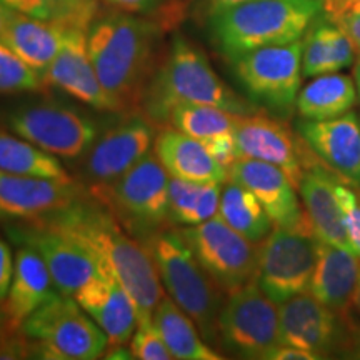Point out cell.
<instances>
[{
	"label": "cell",
	"mask_w": 360,
	"mask_h": 360,
	"mask_svg": "<svg viewBox=\"0 0 360 360\" xmlns=\"http://www.w3.org/2000/svg\"><path fill=\"white\" fill-rule=\"evenodd\" d=\"M297 134L342 182L360 187V119L352 110L327 120L302 119Z\"/></svg>",
	"instance_id": "obj_19"
},
{
	"label": "cell",
	"mask_w": 360,
	"mask_h": 360,
	"mask_svg": "<svg viewBox=\"0 0 360 360\" xmlns=\"http://www.w3.org/2000/svg\"><path fill=\"white\" fill-rule=\"evenodd\" d=\"M87 30L82 27H70L64 44L45 72V85H56L77 101L87 103L101 112H119L107 90L103 89L94 69L87 47Z\"/></svg>",
	"instance_id": "obj_18"
},
{
	"label": "cell",
	"mask_w": 360,
	"mask_h": 360,
	"mask_svg": "<svg viewBox=\"0 0 360 360\" xmlns=\"http://www.w3.org/2000/svg\"><path fill=\"white\" fill-rule=\"evenodd\" d=\"M157 124L143 112L130 110L117 122L98 132L82 159L84 179L89 187L114 182L154 150Z\"/></svg>",
	"instance_id": "obj_13"
},
{
	"label": "cell",
	"mask_w": 360,
	"mask_h": 360,
	"mask_svg": "<svg viewBox=\"0 0 360 360\" xmlns=\"http://www.w3.org/2000/svg\"><path fill=\"white\" fill-rule=\"evenodd\" d=\"M13 264H15V259L12 257L11 247H8L7 242L0 237V302L6 300L8 289H11Z\"/></svg>",
	"instance_id": "obj_39"
},
{
	"label": "cell",
	"mask_w": 360,
	"mask_h": 360,
	"mask_svg": "<svg viewBox=\"0 0 360 360\" xmlns=\"http://www.w3.org/2000/svg\"><path fill=\"white\" fill-rule=\"evenodd\" d=\"M13 134L60 159H80L98 135L92 117L69 103L42 101L17 107L7 115Z\"/></svg>",
	"instance_id": "obj_9"
},
{
	"label": "cell",
	"mask_w": 360,
	"mask_h": 360,
	"mask_svg": "<svg viewBox=\"0 0 360 360\" xmlns=\"http://www.w3.org/2000/svg\"><path fill=\"white\" fill-rule=\"evenodd\" d=\"M342 180L323 162L310 165L300 180L299 193L302 197L305 215L312 224L315 233L327 244L352 250L344 215H342L335 187ZM355 254V252H354Z\"/></svg>",
	"instance_id": "obj_23"
},
{
	"label": "cell",
	"mask_w": 360,
	"mask_h": 360,
	"mask_svg": "<svg viewBox=\"0 0 360 360\" xmlns=\"http://www.w3.org/2000/svg\"><path fill=\"white\" fill-rule=\"evenodd\" d=\"M141 242L154 260L167 295L192 319L209 344L217 342L225 292L205 272L180 231L165 227Z\"/></svg>",
	"instance_id": "obj_5"
},
{
	"label": "cell",
	"mask_w": 360,
	"mask_h": 360,
	"mask_svg": "<svg viewBox=\"0 0 360 360\" xmlns=\"http://www.w3.org/2000/svg\"><path fill=\"white\" fill-rule=\"evenodd\" d=\"M0 304H2V302H0Z\"/></svg>",
	"instance_id": "obj_49"
},
{
	"label": "cell",
	"mask_w": 360,
	"mask_h": 360,
	"mask_svg": "<svg viewBox=\"0 0 360 360\" xmlns=\"http://www.w3.org/2000/svg\"><path fill=\"white\" fill-rule=\"evenodd\" d=\"M207 147V150L210 152V155L214 157L215 160L219 162L222 167L231 169L233 162L240 159V154H238V146L236 141V134L233 132H225L220 135H215V137L209 139V141L202 142Z\"/></svg>",
	"instance_id": "obj_37"
},
{
	"label": "cell",
	"mask_w": 360,
	"mask_h": 360,
	"mask_svg": "<svg viewBox=\"0 0 360 360\" xmlns=\"http://www.w3.org/2000/svg\"><path fill=\"white\" fill-rule=\"evenodd\" d=\"M238 114L204 103H184L175 107L169 122L180 132L204 142L215 135L233 132Z\"/></svg>",
	"instance_id": "obj_33"
},
{
	"label": "cell",
	"mask_w": 360,
	"mask_h": 360,
	"mask_svg": "<svg viewBox=\"0 0 360 360\" xmlns=\"http://www.w3.org/2000/svg\"><path fill=\"white\" fill-rule=\"evenodd\" d=\"M0 170L44 179H72L58 157L6 130H0Z\"/></svg>",
	"instance_id": "obj_31"
},
{
	"label": "cell",
	"mask_w": 360,
	"mask_h": 360,
	"mask_svg": "<svg viewBox=\"0 0 360 360\" xmlns=\"http://www.w3.org/2000/svg\"><path fill=\"white\" fill-rule=\"evenodd\" d=\"M357 2L359 0H322V11L326 13L327 19L334 22Z\"/></svg>",
	"instance_id": "obj_43"
},
{
	"label": "cell",
	"mask_w": 360,
	"mask_h": 360,
	"mask_svg": "<svg viewBox=\"0 0 360 360\" xmlns=\"http://www.w3.org/2000/svg\"><path fill=\"white\" fill-rule=\"evenodd\" d=\"M154 152L170 177L202 184H224L229 179L227 169L210 155L204 143L175 127L157 135Z\"/></svg>",
	"instance_id": "obj_26"
},
{
	"label": "cell",
	"mask_w": 360,
	"mask_h": 360,
	"mask_svg": "<svg viewBox=\"0 0 360 360\" xmlns=\"http://www.w3.org/2000/svg\"><path fill=\"white\" fill-rule=\"evenodd\" d=\"M169 179L167 170L152 150L114 182L87 191L141 240L169 227Z\"/></svg>",
	"instance_id": "obj_7"
},
{
	"label": "cell",
	"mask_w": 360,
	"mask_h": 360,
	"mask_svg": "<svg viewBox=\"0 0 360 360\" xmlns=\"http://www.w3.org/2000/svg\"><path fill=\"white\" fill-rule=\"evenodd\" d=\"M349 334V322L309 292L278 304V340L310 350L321 359L337 355Z\"/></svg>",
	"instance_id": "obj_15"
},
{
	"label": "cell",
	"mask_w": 360,
	"mask_h": 360,
	"mask_svg": "<svg viewBox=\"0 0 360 360\" xmlns=\"http://www.w3.org/2000/svg\"><path fill=\"white\" fill-rule=\"evenodd\" d=\"M6 37L4 44L11 47L27 65L44 79L45 72L64 44L69 25L40 20L6 7Z\"/></svg>",
	"instance_id": "obj_25"
},
{
	"label": "cell",
	"mask_w": 360,
	"mask_h": 360,
	"mask_svg": "<svg viewBox=\"0 0 360 360\" xmlns=\"http://www.w3.org/2000/svg\"><path fill=\"white\" fill-rule=\"evenodd\" d=\"M87 193L74 179H44L0 170V219L8 222L44 219Z\"/></svg>",
	"instance_id": "obj_17"
},
{
	"label": "cell",
	"mask_w": 360,
	"mask_h": 360,
	"mask_svg": "<svg viewBox=\"0 0 360 360\" xmlns=\"http://www.w3.org/2000/svg\"><path fill=\"white\" fill-rule=\"evenodd\" d=\"M75 300L92 321L102 328L109 345H127L139 322L137 305L110 272L101 269L92 281L85 283Z\"/></svg>",
	"instance_id": "obj_20"
},
{
	"label": "cell",
	"mask_w": 360,
	"mask_h": 360,
	"mask_svg": "<svg viewBox=\"0 0 360 360\" xmlns=\"http://www.w3.org/2000/svg\"><path fill=\"white\" fill-rule=\"evenodd\" d=\"M322 11V0H244L210 15L212 34L229 58L300 40Z\"/></svg>",
	"instance_id": "obj_4"
},
{
	"label": "cell",
	"mask_w": 360,
	"mask_h": 360,
	"mask_svg": "<svg viewBox=\"0 0 360 360\" xmlns=\"http://www.w3.org/2000/svg\"><path fill=\"white\" fill-rule=\"evenodd\" d=\"M6 22H7L6 7L0 4V42L2 44H4V37H6Z\"/></svg>",
	"instance_id": "obj_45"
},
{
	"label": "cell",
	"mask_w": 360,
	"mask_h": 360,
	"mask_svg": "<svg viewBox=\"0 0 360 360\" xmlns=\"http://www.w3.org/2000/svg\"><path fill=\"white\" fill-rule=\"evenodd\" d=\"M180 233L225 295L255 278L259 259V249L255 247L257 244L233 231L219 215L202 224L180 229Z\"/></svg>",
	"instance_id": "obj_12"
},
{
	"label": "cell",
	"mask_w": 360,
	"mask_h": 360,
	"mask_svg": "<svg viewBox=\"0 0 360 360\" xmlns=\"http://www.w3.org/2000/svg\"><path fill=\"white\" fill-rule=\"evenodd\" d=\"M321 359L317 354L310 350L294 347V345H278V347L270 354L269 360H317Z\"/></svg>",
	"instance_id": "obj_41"
},
{
	"label": "cell",
	"mask_w": 360,
	"mask_h": 360,
	"mask_svg": "<svg viewBox=\"0 0 360 360\" xmlns=\"http://www.w3.org/2000/svg\"><path fill=\"white\" fill-rule=\"evenodd\" d=\"M219 340L225 350L242 359L269 360L281 345L278 305L255 278L227 295L219 315Z\"/></svg>",
	"instance_id": "obj_10"
},
{
	"label": "cell",
	"mask_w": 360,
	"mask_h": 360,
	"mask_svg": "<svg viewBox=\"0 0 360 360\" xmlns=\"http://www.w3.org/2000/svg\"><path fill=\"white\" fill-rule=\"evenodd\" d=\"M342 215H344L345 231H347L350 245L360 257V193L355 187L339 182L335 187Z\"/></svg>",
	"instance_id": "obj_36"
},
{
	"label": "cell",
	"mask_w": 360,
	"mask_h": 360,
	"mask_svg": "<svg viewBox=\"0 0 360 360\" xmlns=\"http://www.w3.org/2000/svg\"><path fill=\"white\" fill-rule=\"evenodd\" d=\"M233 134L240 157L277 165L289 175L299 191L300 180L305 174V141L300 135L295 137L285 122L259 112L238 115Z\"/></svg>",
	"instance_id": "obj_16"
},
{
	"label": "cell",
	"mask_w": 360,
	"mask_h": 360,
	"mask_svg": "<svg viewBox=\"0 0 360 360\" xmlns=\"http://www.w3.org/2000/svg\"><path fill=\"white\" fill-rule=\"evenodd\" d=\"M334 22L340 27L342 32L350 39L355 52L360 56V0Z\"/></svg>",
	"instance_id": "obj_38"
},
{
	"label": "cell",
	"mask_w": 360,
	"mask_h": 360,
	"mask_svg": "<svg viewBox=\"0 0 360 360\" xmlns=\"http://www.w3.org/2000/svg\"><path fill=\"white\" fill-rule=\"evenodd\" d=\"M130 352L139 360H172V354L162 339L154 317H139L137 327L130 339Z\"/></svg>",
	"instance_id": "obj_35"
},
{
	"label": "cell",
	"mask_w": 360,
	"mask_h": 360,
	"mask_svg": "<svg viewBox=\"0 0 360 360\" xmlns=\"http://www.w3.org/2000/svg\"><path fill=\"white\" fill-rule=\"evenodd\" d=\"M4 319H6V310H4V305H0V323L4 322Z\"/></svg>",
	"instance_id": "obj_48"
},
{
	"label": "cell",
	"mask_w": 360,
	"mask_h": 360,
	"mask_svg": "<svg viewBox=\"0 0 360 360\" xmlns=\"http://www.w3.org/2000/svg\"><path fill=\"white\" fill-rule=\"evenodd\" d=\"M217 215L254 244H260L274 229V222L257 197L232 179L222 184Z\"/></svg>",
	"instance_id": "obj_29"
},
{
	"label": "cell",
	"mask_w": 360,
	"mask_h": 360,
	"mask_svg": "<svg viewBox=\"0 0 360 360\" xmlns=\"http://www.w3.org/2000/svg\"><path fill=\"white\" fill-rule=\"evenodd\" d=\"M232 62L237 79L254 101L277 114H290L302 89V39L254 49Z\"/></svg>",
	"instance_id": "obj_11"
},
{
	"label": "cell",
	"mask_w": 360,
	"mask_h": 360,
	"mask_svg": "<svg viewBox=\"0 0 360 360\" xmlns=\"http://www.w3.org/2000/svg\"><path fill=\"white\" fill-rule=\"evenodd\" d=\"M359 272L360 257L357 254L319 238L317 264L309 294L349 321L354 315V294Z\"/></svg>",
	"instance_id": "obj_22"
},
{
	"label": "cell",
	"mask_w": 360,
	"mask_h": 360,
	"mask_svg": "<svg viewBox=\"0 0 360 360\" xmlns=\"http://www.w3.org/2000/svg\"><path fill=\"white\" fill-rule=\"evenodd\" d=\"M354 312H357V315L360 317V272H359L357 287H355V294H354Z\"/></svg>",
	"instance_id": "obj_46"
},
{
	"label": "cell",
	"mask_w": 360,
	"mask_h": 360,
	"mask_svg": "<svg viewBox=\"0 0 360 360\" xmlns=\"http://www.w3.org/2000/svg\"><path fill=\"white\" fill-rule=\"evenodd\" d=\"M30 339V355L42 360H96L109 339L80 307L75 297L57 292L22 323Z\"/></svg>",
	"instance_id": "obj_6"
},
{
	"label": "cell",
	"mask_w": 360,
	"mask_h": 360,
	"mask_svg": "<svg viewBox=\"0 0 360 360\" xmlns=\"http://www.w3.org/2000/svg\"><path fill=\"white\" fill-rule=\"evenodd\" d=\"M7 233L17 245L32 247L44 259L60 294L74 297L101 270L82 245L35 220L13 222L7 227Z\"/></svg>",
	"instance_id": "obj_14"
},
{
	"label": "cell",
	"mask_w": 360,
	"mask_h": 360,
	"mask_svg": "<svg viewBox=\"0 0 360 360\" xmlns=\"http://www.w3.org/2000/svg\"><path fill=\"white\" fill-rule=\"evenodd\" d=\"M337 357L359 359L360 360V326L357 322H349V334Z\"/></svg>",
	"instance_id": "obj_40"
},
{
	"label": "cell",
	"mask_w": 360,
	"mask_h": 360,
	"mask_svg": "<svg viewBox=\"0 0 360 360\" xmlns=\"http://www.w3.org/2000/svg\"><path fill=\"white\" fill-rule=\"evenodd\" d=\"M45 87L44 79L32 67L0 42V94L37 92Z\"/></svg>",
	"instance_id": "obj_34"
},
{
	"label": "cell",
	"mask_w": 360,
	"mask_h": 360,
	"mask_svg": "<svg viewBox=\"0 0 360 360\" xmlns=\"http://www.w3.org/2000/svg\"><path fill=\"white\" fill-rule=\"evenodd\" d=\"M354 80H355V85H357V92H359V97H360V56H359L357 62H355V67H354Z\"/></svg>",
	"instance_id": "obj_47"
},
{
	"label": "cell",
	"mask_w": 360,
	"mask_h": 360,
	"mask_svg": "<svg viewBox=\"0 0 360 360\" xmlns=\"http://www.w3.org/2000/svg\"><path fill=\"white\" fill-rule=\"evenodd\" d=\"M109 2L115 4V6H119L120 8H124V11L127 12L147 13V12L155 11L164 0H109Z\"/></svg>",
	"instance_id": "obj_42"
},
{
	"label": "cell",
	"mask_w": 360,
	"mask_h": 360,
	"mask_svg": "<svg viewBox=\"0 0 360 360\" xmlns=\"http://www.w3.org/2000/svg\"><path fill=\"white\" fill-rule=\"evenodd\" d=\"M222 184H202L184 179H169L170 224L191 227L212 219L219 212Z\"/></svg>",
	"instance_id": "obj_30"
},
{
	"label": "cell",
	"mask_w": 360,
	"mask_h": 360,
	"mask_svg": "<svg viewBox=\"0 0 360 360\" xmlns=\"http://www.w3.org/2000/svg\"><path fill=\"white\" fill-rule=\"evenodd\" d=\"M82 245L129 292L139 317H152L164 297L155 264L139 238L90 193L64 209L35 220Z\"/></svg>",
	"instance_id": "obj_1"
},
{
	"label": "cell",
	"mask_w": 360,
	"mask_h": 360,
	"mask_svg": "<svg viewBox=\"0 0 360 360\" xmlns=\"http://www.w3.org/2000/svg\"><path fill=\"white\" fill-rule=\"evenodd\" d=\"M205 2H207V6H209L210 15H212L214 12L222 11V8H227L231 6H236V4L244 2V0H205Z\"/></svg>",
	"instance_id": "obj_44"
},
{
	"label": "cell",
	"mask_w": 360,
	"mask_h": 360,
	"mask_svg": "<svg viewBox=\"0 0 360 360\" xmlns=\"http://www.w3.org/2000/svg\"><path fill=\"white\" fill-rule=\"evenodd\" d=\"M229 179L242 184L257 197L274 227H290L302 219L297 187L277 165L240 157L229 169Z\"/></svg>",
	"instance_id": "obj_21"
},
{
	"label": "cell",
	"mask_w": 360,
	"mask_h": 360,
	"mask_svg": "<svg viewBox=\"0 0 360 360\" xmlns=\"http://www.w3.org/2000/svg\"><path fill=\"white\" fill-rule=\"evenodd\" d=\"M357 102V85L349 75L323 74L314 77L297 96L295 109L302 119L327 120L344 115Z\"/></svg>",
	"instance_id": "obj_27"
},
{
	"label": "cell",
	"mask_w": 360,
	"mask_h": 360,
	"mask_svg": "<svg viewBox=\"0 0 360 360\" xmlns=\"http://www.w3.org/2000/svg\"><path fill=\"white\" fill-rule=\"evenodd\" d=\"M4 7L40 20L89 29L97 17L96 0H0Z\"/></svg>",
	"instance_id": "obj_32"
},
{
	"label": "cell",
	"mask_w": 360,
	"mask_h": 360,
	"mask_svg": "<svg viewBox=\"0 0 360 360\" xmlns=\"http://www.w3.org/2000/svg\"><path fill=\"white\" fill-rule=\"evenodd\" d=\"M154 323L159 328L162 339L174 359L179 360H220L217 350H214L202 337L200 330L188 315L170 299L169 295L154 310Z\"/></svg>",
	"instance_id": "obj_28"
},
{
	"label": "cell",
	"mask_w": 360,
	"mask_h": 360,
	"mask_svg": "<svg viewBox=\"0 0 360 360\" xmlns=\"http://www.w3.org/2000/svg\"><path fill=\"white\" fill-rule=\"evenodd\" d=\"M11 289L4 300V310L13 327L22 328V323L40 305L57 294L52 276L44 259L32 247L19 245L15 252Z\"/></svg>",
	"instance_id": "obj_24"
},
{
	"label": "cell",
	"mask_w": 360,
	"mask_h": 360,
	"mask_svg": "<svg viewBox=\"0 0 360 360\" xmlns=\"http://www.w3.org/2000/svg\"><path fill=\"white\" fill-rule=\"evenodd\" d=\"M184 103L214 105L238 115L255 112L219 77L199 47L177 35L165 62L152 75L141 107L152 122L165 124Z\"/></svg>",
	"instance_id": "obj_3"
},
{
	"label": "cell",
	"mask_w": 360,
	"mask_h": 360,
	"mask_svg": "<svg viewBox=\"0 0 360 360\" xmlns=\"http://www.w3.org/2000/svg\"><path fill=\"white\" fill-rule=\"evenodd\" d=\"M159 25L127 12L96 17L87 47L97 77L120 112L135 110L152 79Z\"/></svg>",
	"instance_id": "obj_2"
},
{
	"label": "cell",
	"mask_w": 360,
	"mask_h": 360,
	"mask_svg": "<svg viewBox=\"0 0 360 360\" xmlns=\"http://www.w3.org/2000/svg\"><path fill=\"white\" fill-rule=\"evenodd\" d=\"M319 237L307 215L290 227H274L259 244V287L277 305L305 294L317 264Z\"/></svg>",
	"instance_id": "obj_8"
}]
</instances>
